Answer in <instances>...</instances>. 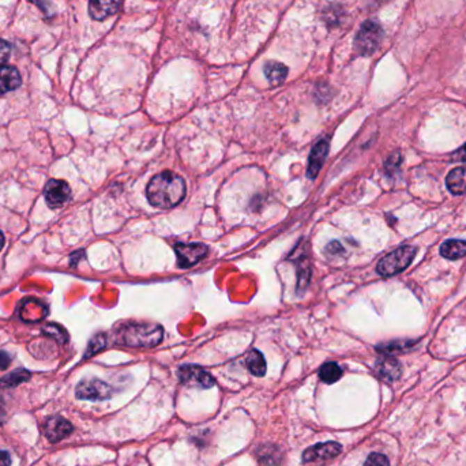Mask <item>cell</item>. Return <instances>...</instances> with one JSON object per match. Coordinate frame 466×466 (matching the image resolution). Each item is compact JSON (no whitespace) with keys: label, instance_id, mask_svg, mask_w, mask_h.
Returning a JSON list of instances; mask_svg holds the SVG:
<instances>
[{"label":"cell","instance_id":"obj_1","mask_svg":"<svg viewBox=\"0 0 466 466\" xmlns=\"http://www.w3.org/2000/svg\"><path fill=\"white\" fill-rule=\"evenodd\" d=\"M146 195L153 206L159 209H170L186 197V183L182 176L166 170L150 180L146 188Z\"/></svg>","mask_w":466,"mask_h":466},{"label":"cell","instance_id":"obj_2","mask_svg":"<svg viewBox=\"0 0 466 466\" xmlns=\"http://www.w3.org/2000/svg\"><path fill=\"white\" fill-rule=\"evenodd\" d=\"M164 337V329L157 323L129 322L116 333V342L130 348H153Z\"/></svg>","mask_w":466,"mask_h":466},{"label":"cell","instance_id":"obj_3","mask_svg":"<svg viewBox=\"0 0 466 466\" xmlns=\"http://www.w3.org/2000/svg\"><path fill=\"white\" fill-rule=\"evenodd\" d=\"M416 251L417 250L412 246H403L394 250L393 252L387 254L385 258L380 259L376 267L378 273L383 277H392L399 274L410 265L416 255Z\"/></svg>","mask_w":466,"mask_h":466},{"label":"cell","instance_id":"obj_4","mask_svg":"<svg viewBox=\"0 0 466 466\" xmlns=\"http://www.w3.org/2000/svg\"><path fill=\"white\" fill-rule=\"evenodd\" d=\"M383 38V29L375 21H366L355 38V48L360 55L373 54Z\"/></svg>","mask_w":466,"mask_h":466},{"label":"cell","instance_id":"obj_5","mask_svg":"<svg viewBox=\"0 0 466 466\" xmlns=\"http://www.w3.org/2000/svg\"><path fill=\"white\" fill-rule=\"evenodd\" d=\"M112 387L100 379H88L78 383L75 396L79 400L104 401L111 399Z\"/></svg>","mask_w":466,"mask_h":466},{"label":"cell","instance_id":"obj_6","mask_svg":"<svg viewBox=\"0 0 466 466\" xmlns=\"http://www.w3.org/2000/svg\"><path fill=\"white\" fill-rule=\"evenodd\" d=\"M209 248L204 244L200 243H193V244H184L177 243L175 246V252L177 257V265L183 268L194 266L198 264L200 259H203L207 254Z\"/></svg>","mask_w":466,"mask_h":466},{"label":"cell","instance_id":"obj_7","mask_svg":"<svg viewBox=\"0 0 466 466\" xmlns=\"http://www.w3.org/2000/svg\"><path fill=\"white\" fill-rule=\"evenodd\" d=\"M179 379L184 385L198 386L202 389H210L214 386V378L207 371L197 366L180 367Z\"/></svg>","mask_w":466,"mask_h":466},{"label":"cell","instance_id":"obj_8","mask_svg":"<svg viewBox=\"0 0 466 466\" xmlns=\"http://www.w3.org/2000/svg\"><path fill=\"white\" fill-rule=\"evenodd\" d=\"M44 198L49 207H59L71 198V188L65 180L52 179L45 186Z\"/></svg>","mask_w":466,"mask_h":466},{"label":"cell","instance_id":"obj_9","mask_svg":"<svg viewBox=\"0 0 466 466\" xmlns=\"http://www.w3.org/2000/svg\"><path fill=\"white\" fill-rule=\"evenodd\" d=\"M342 451V447L337 442H326V443H318L310 449H307L303 453V461L304 463H318L325 461L337 457Z\"/></svg>","mask_w":466,"mask_h":466},{"label":"cell","instance_id":"obj_10","mask_svg":"<svg viewBox=\"0 0 466 466\" xmlns=\"http://www.w3.org/2000/svg\"><path fill=\"white\" fill-rule=\"evenodd\" d=\"M72 424L62 416H54L44 424V433L51 443H58L72 433Z\"/></svg>","mask_w":466,"mask_h":466},{"label":"cell","instance_id":"obj_11","mask_svg":"<svg viewBox=\"0 0 466 466\" xmlns=\"http://www.w3.org/2000/svg\"><path fill=\"white\" fill-rule=\"evenodd\" d=\"M48 315V307L41 300L26 299L22 301L19 308V318L26 323H37L45 319Z\"/></svg>","mask_w":466,"mask_h":466},{"label":"cell","instance_id":"obj_12","mask_svg":"<svg viewBox=\"0 0 466 466\" xmlns=\"http://www.w3.org/2000/svg\"><path fill=\"white\" fill-rule=\"evenodd\" d=\"M329 154V142L328 139L319 140L311 150L310 159H308V168H307V176L310 179H315L321 170L322 166L326 161V157Z\"/></svg>","mask_w":466,"mask_h":466},{"label":"cell","instance_id":"obj_13","mask_svg":"<svg viewBox=\"0 0 466 466\" xmlns=\"http://www.w3.org/2000/svg\"><path fill=\"white\" fill-rule=\"evenodd\" d=\"M122 0H90L89 14L95 21H104L118 13Z\"/></svg>","mask_w":466,"mask_h":466},{"label":"cell","instance_id":"obj_14","mask_svg":"<svg viewBox=\"0 0 466 466\" xmlns=\"http://www.w3.org/2000/svg\"><path fill=\"white\" fill-rule=\"evenodd\" d=\"M22 83L18 70L13 66L0 68V96L18 89Z\"/></svg>","mask_w":466,"mask_h":466},{"label":"cell","instance_id":"obj_15","mask_svg":"<svg viewBox=\"0 0 466 466\" xmlns=\"http://www.w3.org/2000/svg\"><path fill=\"white\" fill-rule=\"evenodd\" d=\"M376 373L380 379L386 380V382H394L400 378L401 366L400 363L393 359V357H385L380 359L376 363Z\"/></svg>","mask_w":466,"mask_h":466},{"label":"cell","instance_id":"obj_16","mask_svg":"<svg viewBox=\"0 0 466 466\" xmlns=\"http://www.w3.org/2000/svg\"><path fill=\"white\" fill-rule=\"evenodd\" d=\"M446 184H447V188L456 195H461L466 193V168L460 167L453 169L446 179Z\"/></svg>","mask_w":466,"mask_h":466},{"label":"cell","instance_id":"obj_17","mask_svg":"<svg viewBox=\"0 0 466 466\" xmlns=\"http://www.w3.org/2000/svg\"><path fill=\"white\" fill-rule=\"evenodd\" d=\"M440 254L447 258V259H460L466 255V241L465 240H457L451 239L444 241L440 246Z\"/></svg>","mask_w":466,"mask_h":466},{"label":"cell","instance_id":"obj_18","mask_svg":"<svg viewBox=\"0 0 466 466\" xmlns=\"http://www.w3.org/2000/svg\"><path fill=\"white\" fill-rule=\"evenodd\" d=\"M264 70H265L267 81L274 86L281 85L288 77V67L284 66L280 62L268 61V62H266Z\"/></svg>","mask_w":466,"mask_h":466},{"label":"cell","instance_id":"obj_19","mask_svg":"<svg viewBox=\"0 0 466 466\" xmlns=\"http://www.w3.org/2000/svg\"><path fill=\"white\" fill-rule=\"evenodd\" d=\"M32 378V373L26 369H15L10 372L8 375L3 376L0 379V389H10V387H17L18 385L28 382Z\"/></svg>","mask_w":466,"mask_h":466},{"label":"cell","instance_id":"obj_20","mask_svg":"<svg viewBox=\"0 0 466 466\" xmlns=\"http://www.w3.org/2000/svg\"><path fill=\"white\" fill-rule=\"evenodd\" d=\"M247 367L250 372L255 376H264L266 373V362L264 355L259 351H251L250 355L247 356Z\"/></svg>","mask_w":466,"mask_h":466},{"label":"cell","instance_id":"obj_21","mask_svg":"<svg viewBox=\"0 0 466 466\" xmlns=\"http://www.w3.org/2000/svg\"><path fill=\"white\" fill-rule=\"evenodd\" d=\"M342 376V369L337 363H326L319 369V378L325 383H335Z\"/></svg>","mask_w":466,"mask_h":466},{"label":"cell","instance_id":"obj_22","mask_svg":"<svg viewBox=\"0 0 466 466\" xmlns=\"http://www.w3.org/2000/svg\"><path fill=\"white\" fill-rule=\"evenodd\" d=\"M42 333L51 338H54L56 342L59 344H66L68 341V334H67L66 330L56 325V323H49V325H45L44 329H42Z\"/></svg>","mask_w":466,"mask_h":466},{"label":"cell","instance_id":"obj_23","mask_svg":"<svg viewBox=\"0 0 466 466\" xmlns=\"http://www.w3.org/2000/svg\"><path fill=\"white\" fill-rule=\"evenodd\" d=\"M105 346H106V335H105V334H97V335H95V337L90 339L89 345H88V349H86V352H85V357L89 359V357L95 356L96 353H99L100 351H102Z\"/></svg>","mask_w":466,"mask_h":466},{"label":"cell","instance_id":"obj_24","mask_svg":"<svg viewBox=\"0 0 466 466\" xmlns=\"http://www.w3.org/2000/svg\"><path fill=\"white\" fill-rule=\"evenodd\" d=\"M311 281V267L307 264H300L298 268V292L303 294Z\"/></svg>","mask_w":466,"mask_h":466},{"label":"cell","instance_id":"obj_25","mask_svg":"<svg viewBox=\"0 0 466 466\" xmlns=\"http://www.w3.org/2000/svg\"><path fill=\"white\" fill-rule=\"evenodd\" d=\"M258 456L259 457H265L267 456V458H264L262 463H265L266 465L275 466L280 464V454H278V450L274 449V447H270V446H265L262 447L259 451H258Z\"/></svg>","mask_w":466,"mask_h":466},{"label":"cell","instance_id":"obj_26","mask_svg":"<svg viewBox=\"0 0 466 466\" xmlns=\"http://www.w3.org/2000/svg\"><path fill=\"white\" fill-rule=\"evenodd\" d=\"M364 466H390V463H389L386 456H383L380 453H372L367 458Z\"/></svg>","mask_w":466,"mask_h":466},{"label":"cell","instance_id":"obj_27","mask_svg":"<svg viewBox=\"0 0 466 466\" xmlns=\"http://www.w3.org/2000/svg\"><path fill=\"white\" fill-rule=\"evenodd\" d=\"M10 54H11L10 44L0 38V68L7 63V61L10 59Z\"/></svg>","mask_w":466,"mask_h":466},{"label":"cell","instance_id":"obj_28","mask_svg":"<svg viewBox=\"0 0 466 466\" xmlns=\"http://www.w3.org/2000/svg\"><path fill=\"white\" fill-rule=\"evenodd\" d=\"M10 363H11V356H10L7 352L1 351V352H0V369H6V368H8Z\"/></svg>","mask_w":466,"mask_h":466},{"label":"cell","instance_id":"obj_29","mask_svg":"<svg viewBox=\"0 0 466 466\" xmlns=\"http://www.w3.org/2000/svg\"><path fill=\"white\" fill-rule=\"evenodd\" d=\"M11 465V457L7 451L0 450V466H10Z\"/></svg>","mask_w":466,"mask_h":466},{"label":"cell","instance_id":"obj_30","mask_svg":"<svg viewBox=\"0 0 466 466\" xmlns=\"http://www.w3.org/2000/svg\"><path fill=\"white\" fill-rule=\"evenodd\" d=\"M454 160L458 161H466V143L454 154Z\"/></svg>","mask_w":466,"mask_h":466},{"label":"cell","instance_id":"obj_31","mask_svg":"<svg viewBox=\"0 0 466 466\" xmlns=\"http://www.w3.org/2000/svg\"><path fill=\"white\" fill-rule=\"evenodd\" d=\"M83 252L81 251V252H74L72 254V257H71V266H75L77 264H78V258H79V255H82Z\"/></svg>","mask_w":466,"mask_h":466},{"label":"cell","instance_id":"obj_32","mask_svg":"<svg viewBox=\"0 0 466 466\" xmlns=\"http://www.w3.org/2000/svg\"><path fill=\"white\" fill-rule=\"evenodd\" d=\"M4 241H6V239H4V234H3V232L0 231V251L3 250V247H4Z\"/></svg>","mask_w":466,"mask_h":466}]
</instances>
